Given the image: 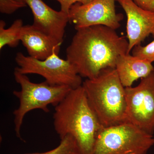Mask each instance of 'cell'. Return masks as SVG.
Masks as SVG:
<instances>
[{
	"label": "cell",
	"instance_id": "19",
	"mask_svg": "<svg viewBox=\"0 0 154 154\" xmlns=\"http://www.w3.org/2000/svg\"><path fill=\"white\" fill-rule=\"evenodd\" d=\"M17 1H18V2H20L24 3V4H26V5H27V3H26V0H17Z\"/></svg>",
	"mask_w": 154,
	"mask_h": 154
},
{
	"label": "cell",
	"instance_id": "18",
	"mask_svg": "<svg viewBox=\"0 0 154 154\" xmlns=\"http://www.w3.org/2000/svg\"><path fill=\"white\" fill-rule=\"evenodd\" d=\"M142 8L154 13V0H133Z\"/></svg>",
	"mask_w": 154,
	"mask_h": 154
},
{
	"label": "cell",
	"instance_id": "6",
	"mask_svg": "<svg viewBox=\"0 0 154 154\" xmlns=\"http://www.w3.org/2000/svg\"><path fill=\"white\" fill-rule=\"evenodd\" d=\"M15 61L18 65L15 70L22 74H37L53 85H66L74 89L82 85V77L67 60H63L54 53L44 60L17 53Z\"/></svg>",
	"mask_w": 154,
	"mask_h": 154
},
{
	"label": "cell",
	"instance_id": "17",
	"mask_svg": "<svg viewBox=\"0 0 154 154\" xmlns=\"http://www.w3.org/2000/svg\"><path fill=\"white\" fill-rule=\"evenodd\" d=\"M59 3L60 5V11L69 14L70 9L72 6L76 3H80L82 5H85L89 4L94 0H54Z\"/></svg>",
	"mask_w": 154,
	"mask_h": 154
},
{
	"label": "cell",
	"instance_id": "1",
	"mask_svg": "<svg viewBox=\"0 0 154 154\" xmlns=\"http://www.w3.org/2000/svg\"><path fill=\"white\" fill-rule=\"evenodd\" d=\"M76 30L67 48L66 60L82 77L93 79L104 69L115 68L119 57L128 54V41L114 29L94 25Z\"/></svg>",
	"mask_w": 154,
	"mask_h": 154
},
{
	"label": "cell",
	"instance_id": "8",
	"mask_svg": "<svg viewBox=\"0 0 154 154\" xmlns=\"http://www.w3.org/2000/svg\"><path fill=\"white\" fill-rule=\"evenodd\" d=\"M116 0H94L83 5L76 3L69 11V22L76 30L94 25H104L116 30L120 27L123 15L116 11Z\"/></svg>",
	"mask_w": 154,
	"mask_h": 154
},
{
	"label": "cell",
	"instance_id": "9",
	"mask_svg": "<svg viewBox=\"0 0 154 154\" xmlns=\"http://www.w3.org/2000/svg\"><path fill=\"white\" fill-rule=\"evenodd\" d=\"M127 17L128 54L150 35L154 36V13L142 8L133 0H116Z\"/></svg>",
	"mask_w": 154,
	"mask_h": 154
},
{
	"label": "cell",
	"instance_id": "10",
	"mask_svg": "<svg viewBox=\"0 0 154 154\" xmlns=\"http://www.w3.org/2000/svg\"><path fill=\"white\" fill-rule=\"evenodd\" d=\"M26 3L32 11L33 27L62 44L69 22V14L55 11L42 0H26Z\"/></svg>",
	"mask_w": 154,
	"mask_h": 154
},
{
	"label": "cell",
	"instance_id": "13",
	"mask_svg": "<svg viewBox=\"0 0 154 154\" xmlns=\"http://www.w3.org/2000/svg\"><path fill=\"white\" fill-rule=\"evenodd\" d=\"M5 22L0 21V49L6 45L11 48L17 47L20 41L21 30L23 26V20H15L8 28H5Z\"/></svg>",
	"mask_w": 154,
	"mask_h": 154
},
{
	"label": "cell",
	"instance_id": "2",
	"mask_svg": "<svg viewBox=\"0 0 154 154\" xmlns=\"http://www.w3.org/2000/svg\"><path fill=\"white\" fill-rule=\"evenodd\" d=\"M54 129L60 139L75 138L84 154H89L97 135L103 127L88 102L82 85L72 89L55 107Z\"/></svg>",
	"mask_w": 154,
	"mask_h": 154
},
{
	"label": "cell",
	"instance_id": "16",
	"mask_svg": "<svg viewBox=\"0 0 154 154\" xmlns=\"http://www.w3.org/2000/svg\"><path fill=\"white\" fill-rule=\"evenodd\" d=\"M27 6L17 0H0V12L3 14H11Z\"/></svg>",
	"mask_w": 154,
	"mask_h": 154
},
{
	"label": "cell",
	"instance_id": "3",
	"mask_svg": "<svg viewBox=\"0 0 154 154\" xmlns=\"http://www.w3.org/2000/svg\"><path fill=\"white\" fill-rule=\"evenodd\" d=\"M82 86L89 104L102 126L126 122L125 88L115 68L102 70L95 78L86 79Z\"/></svg>",
	"mask_w": 154,
	"mask_h": 154
},
{
	"label": "cell",
	"instance_id": "12",
	"mask_svg": "<svg viewBox=\"0 0 154 154\" xmlns=\"http://www.w3.org/2000/svg\"><path fill=\"white\" fill-rule=\"evenodd\" d=\"M115 69L125 88L132 87L135 81L145 78L154 71L152 63L130 54L119 57Z\"/></svg>",
	"mask_w": 154,
	"mask_h": 154
},
{
	"label": "cell",
	"instance_id": "11",
	"mask_svg": "<svg viewBox=\"0 0 154 154\" xmlns=\"http://www.w3.org/2000/svg\"><path fill=\"white\" fill-rule=\"evenodd\" d=\"M20 41L27 49L29 56L44 60L54 53L58 54L61 43L32 25L23 26Z\"/></svg>",
	"mask_w": 154,
	"mask_h": 154
},
{
	"label": "cell",
	"instance_id": "15",
	"mask_svg": "<svg viewBox=\"0 0 154 154\" xmlns=\"http://www.w3.org/2000/svg\"><path fill=\"white\" fill-rule=\"evenodd\" d=\"M131 51L134 56L152 63L154 62V39L146 46L137 45Z\"/></svg>",
	"mask_w": 154,
	"mask_h": 154
},
{
	"label": "cell",
	"instance_id": "5",
	"mask_svg": "<svg viewBox=\"0 0 154 154\" xmlns=\"http://www.w3.org/2000/svg\"><path fill=\"white\" fill-rule=\"evenodd\" d=\"M154 145L153 135L125 122L103 127L89 154H147Z\"/></svg>",
	"mask_w": 154,
	"mask_h": 154
},
{
	"label": "cell",
	"instance_id": "4",
	"mask_svg": "<svg viewBox=\"0 0 154 154\" xmlns=\"http://www.w3.org/2000/svg\"><path fill=\"white\" fill-rule=\"evenodd\" d=\"M14 76L21 87L20 91H14L13 93L19 102V107L13 112L14 130L17 137L23 141L21 129L26 114L36 109L48 113L50 111L48 106L51 105L55 107L72 88L66 85H53L46 81L33 83L27 75L16 70L14 71Z\"/></svg>",
	"mask_w": 154,
	"mask_h": 154
},
{
	"label": "cell",
	"instance_id": "14",
	"mask_svg": "<svg viewBox=\"0 0 154 154\" xmlns=\"http://www.w3.org/2000/svg\"><path fill=\"white\" fill-rule=\"evenodd\" d=\"M24 154H84L76 140L68 135L60 139V143L55 148L43 152Z\"/></svg>",
	"mask_w": 154,
	"mask_h": 154
},
{
	"label": "cell",
	"instance_id": "7",
	"mask_svg": "<svg viewBox=\"0 0 154 154\" xmlns=\"http://www.w3.org/2000/svg\"><path fill=\"white\" fill-rule=\"evenodd\" d=\"M126 122L154 133V71L135 87L125 88Z\"/></svg>",
	"mask_w": 154,
	"mask_h": 154
}]
</instances>
